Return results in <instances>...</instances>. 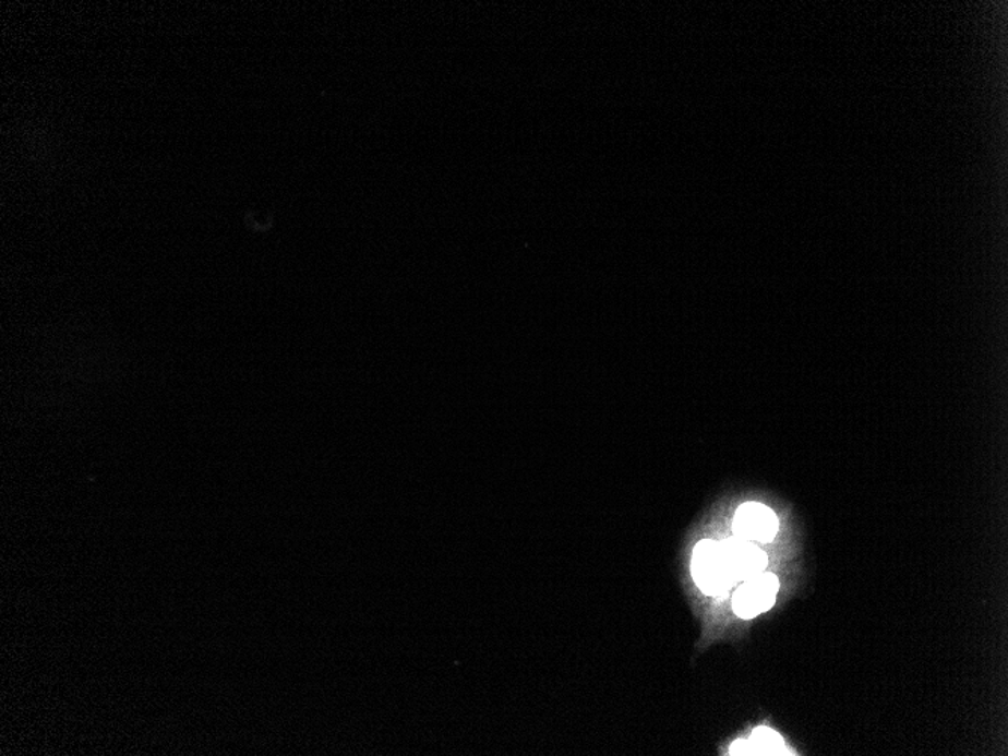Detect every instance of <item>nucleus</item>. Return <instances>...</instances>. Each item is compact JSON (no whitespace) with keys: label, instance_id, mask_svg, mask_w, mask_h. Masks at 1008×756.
<instances>
[{"label":"nucleus","instance_id":"39448f33","mask_svg":"<svg viewBox=\"0 0 1008 756\" xmlns=\"http://www.w3.org/2000/svg\"><path fill=\"white\" fill-rule=\"evenodd\" d=\"M782 752L785 749L781 735L769 728H756L747 742L739 740L731 746V755H781Z\"/></svg>","mask_w":1008,"mask_h":756},{"label":"nucleus","instance_id":"f03ea898","mask_svg":"<svg viewBox=\"0 0 1008 756\" xmlns=\"http://www.w3.org/2000/svg\"><path fill=\"white\" fill-rule=\"evenodd\" d=\"M779 580L775 574L761 573L743 581L732 598V609L742 620H752L773 608Z\"/></svg>","mask_w":1008,"mask_h":756},{"label":"nucleus","instance_id":"f257e3e1","mask_svg":"<svg viewBox=\"0 0 1008 756\" xmlns=\"http://www.w3.org/2000/svg\"><path fill=\"white\" fill-rule=\"evenodd\" d=\"M692 574L698 588L708 597H722L737 585L724 559L722 543L708 539L700 541L693 551Z\"/></svg>","mask_w":1008,"mask_h":756},{"label":"nucleus","instance_id":"20e7f679","mask_svg":"<svg viewBox=\"0 0 1008 756\" xmlns=\"http://www.w3.org/2000/svg\"><path fill=\"white\" fill-rule=\"evenodd\" d=\"M722 543L724 559L730 566L732 576L737 583L749 580V578L764 573L769 557L759 550L754 542L743 541L737 537L727 539Z\"/></svg>","mask_w":1008,"mask_h":756},{"label":"nucleus","instance_id":"7ed1b4c3","mask_svg":"<svg viewBox=\"0 0 1008 756\" xmlns=\"http://www.w3.org/2000/svg\"><path fill=\"white\" fill-rule=\"evenodd\" d=\"M779 521L775 512L761 503H746L734 517V537L747 542L767 543L778 533Z\"/></svg>","mask_w":1008,"mask_h":756}]
</instances>
